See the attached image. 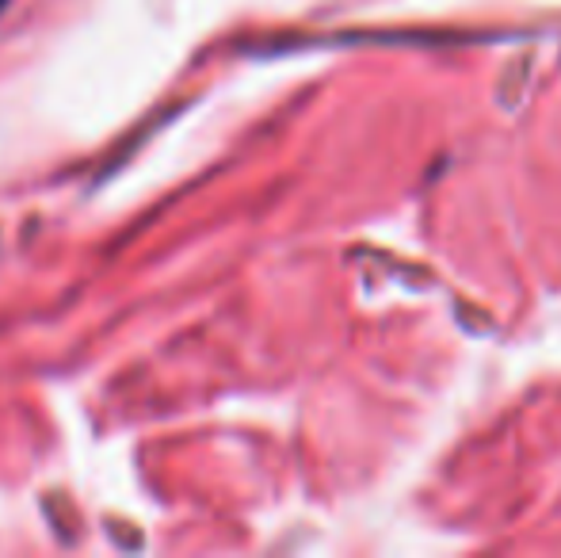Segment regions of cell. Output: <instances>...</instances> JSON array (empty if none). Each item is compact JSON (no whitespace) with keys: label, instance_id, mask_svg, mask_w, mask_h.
I'll list each match as a JSON object with an SVG mask.
<instances>
[{"label":"cell","instance_id":"obj_1","mask_svg":"<svg viewBox=\"0 0 561 558\" xmlns=\"http://www.w3.org/2000/svg\"><path fill=\"white\" fill-rule=\"evenodd\" d=\"M4 4H8V0H0V12H4Z\"/></svg>","mask_w":561,"mask_h":558}]
</instances>
